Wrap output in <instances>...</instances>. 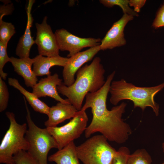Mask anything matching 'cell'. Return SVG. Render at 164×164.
I'll use <instances>...</instances> for the list:
<instances>
[{
  "mask_svg": "<svg viewBox=\"0 0 164 164\" xmlns=\"http://www.w3.org/2000/svg\"><path fill=\"white\" fill-rule=\"evenodd\" d=\"M162 149H163V151L164 154V142H163V143L162 144Z\"/></svg>",
  "mask_w": 164,
  "mask_h": 164,
  "instance_id": "obj_29",
  "label": "cell"
},
{
  "mask_svg": "<svg viewBox=\"0 0 164 164\" xmlns=\"http://www.w3.org/2000/svg\"><path fill=\"white\" fill-rule=\"evenodd\" d=\"M88 117L85 111H78L77 114L66 124L60 127L46 128L55 140L60 150L80 137L87 126Z\"/></svg>",
  "mask_w": 164,
  "mask_h": 164,
  "instance_id": "obj_7",
  "label": "cell"
},
{
  "mask_svg": "<svg viewBox=\"0 0 164 164\" xmlns=\"http://www.w3.org/2000/svg\"><path fill=\"white\" fill-rule=\"evenodd\" d=\"M8 83L22 93L26 98L29 104L36 111L47 115L50 107L40 100L34 94L26 90L19 84L18 80L11 77L8 79Z\"/></svg>",
  "mask_w": 164,
  "mask_h": 164,
  "instance_id": "obj_18",
  "label": "cell"
},
{
  "mask_svg": "<svg viewBox=\"0 0 164 164\" xmlns=\"http://www.w3.org/2000/svg\"><path fill=\"white\" fill-rule=\"evenodd\" d=\"M152 26L155 28L164 26V4L158 12Z\"/></svg>",
  "mask_w": 164,
  "mask_h": 164,
  "instance_id": "obj_26",
  "label": "cell"
},
{
  "mask_svg": "<svg viewBox=\"0 0 164 164\" xmlns=\"http://www.w3.org/2000/svg\"><path fill=\"white\" fill-rule=\"evenodd\" d=\"M9 99V93L7 84L0 77V112L7 108Z\"/></svg>",
  "mask_w": 164,
  "mask_h": 164,
  "instance_id": "obj_22",
  "label": "cell"
},
{
  "mask_svg": "<svg viewBox=\"0 0 164 164\" xmlns=\"http://www.w3.org/2000/svg\"><path fill=\"white\" fill-rule=\"evenodd\" d=\"M146 2L145 0H129V6L133 7L134 10L138 13L140 11L141 9L143 6Z\"/></svg>",
  "mask_w": 164,
  "mask_h": 164,
  "instance_id": "obj_27",
  "label": "cell"
},
{
  "mask_svg": "<svg viewBox=\"0 0 164 164\" xmlns=\"http://www.w3.org/2000/svg\"><path fill=\"white\" fill-rule=\"evenodd\" d=\"M100 46L91 47L69 57L62 71L64 84L67 86L74 82L75 75L85 63L91 60L101 50Z\"/></svg>",
  "mask_w": 164,
  "mask_h": 164,
  "instance_id": "obj_10",
  "label": "cell"
},
{
  "mask_svg": "<svg viewBox=\"0 0 164 164\" xmlns=\"http://www.w3.org/2000/svg\"><path fill=\"white\" fill-rule=\"evenodd\" d=\"M5 114L10 124L0 145V163L15 164L13 156L20 151H27L29 148L25 137L27 125L18 123L12 112H6Z\"/></svg>",
  "mask_w": 164,
  "mask_h": 164,
  "instance_id": "obj_5",
  "label": "cell"
},
{
  "mask_svg": "<svg viewBox=\"0 0 164 164\" xmlns=\"http://www.w3.org/2000/svg\"><path fill=\"white\" fill-rule=\"evenodd\" d=\"M7 45L0 41V77L4 80L6 79L8 74L3 71V68L5 64L10 61L7 52Z\"/></svg>",
  "mask_w": 164,
  "mask_h": 164,
  "instance_id": "obj_23",
  "label": "cell"
},
{
  "mask_svg": "<svg viewBox=\"0 0 164 164\" xmlns=\"http://www.w3.org/2000/svg\"><path fill=\"white\" fill-rule=\"evenodd\" d=\"M33 70L37 76L48 75L51 74L50 70L54 66L64 67L69 58L60 55L54 57H44L41 55L36 56L34 58Z\"/></svg>",
  "mask_w": 164,
  "mask_h": 164,
  "instance_id": "obj_16",
  "label": "cell"
},
{
  "mask_svg": "<svg viewBox=\"0 0 164 164\" xmlns=\"http://www.w3.org/2000/svg\"><path fill=\"white\" fill-rule=\"evenodd\" d=\"M78 111L70 103L58 102L50 107L47 115L48 119L44 122V125L46 128L57 126L66 120L74 117Z\"/></svg>",
  "mask_w": 164,
  "mask_h": 164,
  "instance_id": "obj_13",
  "label": "cell"
},
{
  "mask_svg": "<svg viewBox=\"0 0 164 164\" xmlns=\"http://www.w3.org/2000/svg\"><path fill=\"white\" fill-rule=\"evenodd\" d=\"M2 19L0 18V41L7 44L16 31L14 26L11 23L4 22Z\"/></svg>",
  "mask_w": 164,
  "mask_h": 164,
  "instance_id": "obj_21",
  "label": "cell"
},
{
  "mask_svg": "<svg viewBox=\"0 0 164 164\" xmlns=\"http://www.w3.org/2000/svg\"><path fill=\"white\" fill-rule=\"evenodd\" d=\"M34 61V58L29 57L23 58L10 57L14 71L23 79L25 84L27 87L33 88L37 84V76L32 69Z\"/></svg>",
  "mask_w": 164,
  "mask_h": 164,
  "instance_id": "obj_14",
  "label": "cell"
},
{
  "mask_svg": "<svg viewBox=\"0 0 164 164\" xmlns=\"http://www.w3.org/2000/svg\"><path fill=\"white\" fill-rule=\"evenodd\" d=\"M54 33L59 50L68 51V58L80 52L84 48L100 45L101 41L99 38L79 37L63 28L56 30Z\"/></svg>",
  "mask_w": 164,
  "mask_h": 164,
  "instance_id": "obj_8",
  "label": "cell"
},
{
  "mask_svg": "<svg viewBox=\"0 0 164 164\" xmlns=\"http://www.w3.org/2000/svg\"><path fill=\"white\" fill-rule=\"evenodd\" d=\"M76 147L74 141L71 142L49 156L48 160L56 164H80Z\"/></svg>",
  "mask_w": 164,
  "mask_h": 164,
  "instance_id": "obj_17",
  "label": "cell"
},
{
  "mask_svg": "<svg viewBox=\"0 0 164 164\" xmlns=\"http://www.w3.org/2000/svg\"><path fill=\"white\" fill-rule=\"evenodd\" d=\"M133 18L132 15L124 14L121 18L115 22L101 40L99 45L101 50L112 49L125 45L126 40L124 37L125 27Z\"/></svg>",
  "mask_w": 164,
  "mask_h": 164,
  "instance_id": "obj_11",
  "label": "cell"
},
{
  "mask_svg": "<svg viewBox=\"0 0 164 164\" xmlns=\"http://www.w3.org/2000/svg\"><path fill=\"white\" fill-rule=\"evenodd\" d=\"M23 98L27 111L26 118L28 127L25 135L29 145L27 152L38 164H48L49 151L53 148L57 149L58 145L46 128H40L34 123L26 99L24 97Z\"/></svg>",
  "mask_w": 164,
  "mask_h": 164,
  "instance_id": "obj_4",
  "label": "cell"
},
{
  "mask_svg": "<svg viewBox=\"0 0 164 164\" xmlns=\"http://www.w3.org/2000/svg\"><path fill=\"white\" fill-rule=\"evenodd\" d=\"M34 2V0L29 1L26 11L27 20L26 29L24 34L20 38L15 49V54L19 58L29 57L31 47L35 43L31 31L33 20L31 10Z\"/></svg>",
  "mask_w": 164,
  "mask_h": 164,
  "instance_id": "obj_15",
  "label": "cell"
},
{
  "mask_svg": "<svg viewBox=\"0 0 164 164\" xmlns=\"http://www.w3.org/2000/svg\"><path fill=\"white\" fill-rule=\"evenodd\" d=\"M130 154L128 148L125 146L120 147L117 150L111 164H127Z\"/></svg>",
  "mask_w": 164,
  "mask_h": 164,
  "instance_id": "obj_25",
  "label": "cell"
},
{
  "mask_svg": "<svg viewBox=\"0 0 164 164\" xmlns=\"http://www.w3.org/2000/svg\"><path fill=\"white\" fill-rule=\"evenodd\" d=\"M115 73L112 72L107 77L102 87L97 91L89 93L85 97V101L80 110L91 109L93 117L85 132L86 138L99 132L108 141L121 144L125 142L132 133L129 125L122 118L127 104L122 102L112 107L107 108L106 101L111 84Z\"/></svg>",
  "mask_w": 164,
  "mask_h": 164,
  "instance_id": "obj_1",
  "label": "cell"
},
{
  "mask_svg": "<svg viewBox=\"0 0 164 164\" xmlns=\"http://www.w3.org/2000/svg\"><path fill=\"white\" fill-rule=\"evenodd\" d=\"M101 61L99 57H94L90 64L85 65L78 70L76 79L71 85L67 86L63 82L57 87L59 93L66 97L78 111L81 110L87 94L97 91L105 83V70Z\"/></svg>",
  "mask_w": 164,
  "mask_h": 164,
  "instance_id": "obj_2",
  "label": "cell"
},
{
  "mask_svg": "<svg viewBox=\"0 0 164 164\" xmlns=\"http://www.w3.org/2000/svg\"><path fill=\"white\" fill-rule=\"evenodd\" d=\"M100 3L104 6L112 7L114 5L119 6L122 9L124 14L134 16H138V13L132 9L129 5V0H100Z\"/></svg>",
  "mask_w": 164,
  "mask_h": 164,
  "instance_id": "obj_20",
  "label": "cell"
},
{
  "mask_svg": "<svg viewBox=\"0 0 164 164\" xmlns=\"http://www.w3.org/2000/svg\"><path fill=\"white\" fill-rule=\"evenodd\" d=\"M150 155L145 149H138L129 155L127 164H151Z\"/></svg>",
  "mask_w": 164,
  "mask_h": 164,
  "instance_id": "obj_19",
  "label": "cell"
},
{
  "mask_svg": "<svg viewBox=\"0 0 164 164\" xmlns=\"http://www.w3.org/2000/svg\"><path fill=\"white\" fill-rule=\"evenodd\" d=\"M13 10V6L12 5H2L0 6V16L3 17L5 15L10 14Z\"/></svg>",
  "mask_w": 164,
  "mask_h": 164,
  "instance_id": "obj_28",
  "label": "cell"
},
{
  "mask_svg": "<svg viewBox=\"0 0 164 164\" xmlns=\"http://www.w3.org/2000/svg\"><path fill=\"white\" fill-rule=\"evenodd\" d=\"M62 81V80L59 78L56 73L49 75L38 81L32 88V92L39 98L47 96L59 102L70 103L68 99H63L59 94L57 87L63 83Z\"/></svg>",
  "mask_w": 164,
  "mask_h": 164,
  "instance_id": "obj_12",
  "label": "cell"
},
{
  "mask_svg": "<svg viewBox=\"0 0 164 164\" xmlns=\"http://www.w3.org/2000/svg\"><path fill=\"white\" fill-rule=\"evenodd\" d=\"M164 88V82L153 87H141L128 83L124 79L114 81L111 83L109 91L110 101L116 106L121 101L130 100L133 102L134 108L139 107L143 111L147 107H150L158 116L159 106L154 97Z\"/></svg>",
  "mask_w": 164,
  "mask_h": 164,
  "instance_id": "obj_3",
  "label": "cell"
},
{
  "mask_svg": "<svg viewBox=\"0 0 164 164\" xmlns=\"http://www.w3.org/2000/svg\"><path fill=\"white\" fill-rule=\"evenodd\" d=\"M161 164H164V161Z\"/></svg>",
  "mask_w": 164,
  "mask_h": 164,
  "instance_id": "obj_30",
  "label": "cell"
},
{
  "mask_svg": "<svg viewBox=\"0 0 164 164\" xmlns=\"http://www.w3.org/2000/svg\"><path fill=\"white\" fill-rule=\"evenodd\" d=\"M102 135L93 136L76 146L78 158L83 164H111L117 150Z\"/></svg>",
  "mask_w": 164,
  "mask_h": 164,
  "instance_id": "obj_6",
  "label": "cell"
},
{
  "mask_svg": "<svg viewBox=\"0 0 164 164\" xmlns=\"http://www.w3.org/2000/svg\"><path fill=\"white\" fill-rule=\"evenodd\" d=\"M15 164H38L27 151L21 150L13 156Z\"/></svg>",
  "mask_w": 164,
  "mask_h": 164,
  "instance_id": "obj_24",
  "label": "cell"
},
{
  "mask_svg": "<svg viewBox=\"0 0 164 164\" xmlns=\"http://www.w3.org/2000/svg\"><path fill=\"white\" fill-rule=\"evenodd\" d=\"M47 19L45 16L41 23L35 24L37 32L35 43L37 45L39 55L49 57L58 56L59 50L56 36L47 23Z\"/></svg>",
  "mask_w": 164,
  "mask_h": 164,
  "instance_id": "obj_9",
  "label": "cell"
}]
</instances>
